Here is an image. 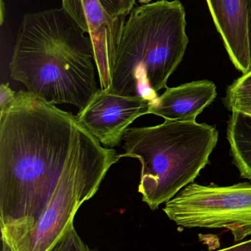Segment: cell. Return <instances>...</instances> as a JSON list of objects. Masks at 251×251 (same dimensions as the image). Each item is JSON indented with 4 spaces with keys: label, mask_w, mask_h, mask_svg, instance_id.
<instances>
[{
    "label": "cell",
    "mask_w": 251,
    "mask_h": 251,
    "mask_svg": "<svg viewBox=\"0 0 251 251\" xmlns=\"http://www.w3.org/2000/svg\"><path fill=\"white\" fill-rule=\"evenodd\" d=\"M77 116L28 91L16 93L0 111V228L1 242L35 225L67 162Z\"/></svg>",
    "instance_id": "obj_1"
},
{
    "label": "cell",
    "mask_w": 251,
    "mask_h": 251,
    "mask_svg": "<svg viewBox=\"0 0 251 251\" xmlns=\"http://www.w3.org/2000/svg\"><path fill=\"white\" fill-rule=\"evenodd\" d=\"M95 67L91 38L62 7L23 16L9 69L28 92L81 111L99 90Z\"/></svg>",
    "instance_id": "obj_2"
},
{
    "label": "cell",
    "mask_w": 251,
    "mask_h": 251,
    "mask_svg": "<svg viewBox=\"0 0 251 251\" xmlns=\"http://www.w3.org/2000/svg\"><path fill=\"white\" fill-rule=\"evenodd\" d=\"M186 26L179 0L137 6L128 19L118 18L109 47L107 91L154 102L185 54Z\"/></svg>",
    "instance_id": "obj_3"
},
{
    "label": "cell",
    "mask_w": 251,
    "mask_h": 251,
    "mask_svg": "<svg viewBox=\"0 0 251 251\" xmlns=\"http://www.w3.org/2000/svg\"><path fill=\"white\" fill-rule=\"evenodd\" d=\"M218 140L214 126L165 120L153 126L128 128L122 140L125 153L119 158L139 160L138 191L155 211L194 182L209 163Z\"/></svg>",
    "instance_id": "obj_4"
},
{
    "label": "cell",
    "mask_w": 251,
    "mask_h": 251,
    "mask_svg": "<svg viewBox=\"0 0 251 251\" xmlns=\"http://www.w3.org/2000/svg\"><path fill=\"white\" fill-rule=\"evenodd\" d=\"M119 160L116 151L103 146L78 124L69 159L45 210L33 226L3 243L11 251H51Z\"/></svg>",
    "instance_id": "obj_5"
},
{
    "label": "cell",
    "mask_w": 251,
    "mask_h": 251,
    "mask_svg": "<svg viewBox=\"0 0 251 251\" xmlns=\"http://www.w3.org/2000/svg\"><path fill=\"white\" fill-rule=\"evenodd\" d=\"M163 211L178 226L229 230L237 243L251 235V184L193 182L167 202Z\"/></svg>",
    "instance_id": "obj_6"
},
{
    "label": "cell",
    "mask_w": 251,
    "mask_h": 251,
    "mask_svg": "<svg viewBox=\"0 0 251 251\" xmlns=\"http://www.w3.org/2000/svg\"><path fill=\"white\" fill-rule=\"evenodd\" d=\"M153 101L141 96H122L100 88L77 119L99 143L109 149L119 146L129 126L148 114Z\"/></svg>",
    "instance_id": "obj_7"
},
{
    "label": "cell",
    "mask_w": 251,
    "mask_h": 251,
    "mask_svg": "<svg viewBox=\"0 0 251 251\" xmlns=\"http://www.w3.org/2000/svg\"><path fill=\"white\" fill-rule=\"evenodd\" d=\"M214 23L222 37L230 60L237 70L251 69L249 40L251 0H206Z\"/></svg>",
    "instance_id": "obj_8"
},
{
    "label": "cell",
    "mask_w": 251,
    "mask_h": 251,
    "mask_svg": "<svg viewBox=\"0 0 251 251\" xmlns=\"http://www.w3.org/2000/svg\"><path fill=\"white\" fill-rule=\"evenodd\" d=\"M62 8L88 34L92 42L94 62L100 88H109V45L115 21L106 13L100 0H61Z\"/></svg>",
    "instance_id": "obj_9"
},
{
    "label": "cell",
    "mask_w": 251,
    "mask_h": 251,
    "mask_svg": "<svg viewBox=\"0 0 251 251\" xmlns=\"http://www.w3.org/2000/svg\"><path fill=\"white\" fill-rule=\"evenodd\" d=\"M216 85L209 80L195 81L167 88L149 109L148 114L165 120L195 122L196 118L216 98Z\"/></svg>",
    "instance_id": "obj_10"
},
{
    "label": "cell",
    "mask_w": 251,
    "mask_h": 251,
    "mask_svg": "<svg viewBox=\"0 0 251 251\" xmlns=\"http://www.w3.org/2000/svg\"><path fill=\"white\" fill-rule=\"evenodd\" d=\"M227 138L240 176L251 181V115L233 112L228 122Z\"/></svg>",
    "instance_id": "obj_11"
},
{
    "label": "cell",
    "mask_w": 251,
    "mask_h": 251,
    "mask_svg": "<svg viewBox=\"0 0 251 251\" xmlns=\"http://www.w3.org/2000/svg\"><path fill=\"white\" fill-rule=\"evenodd\" d=\"M223 101L232 113L251 115V69L228 87Z\"/></svg>",
    "instance_id": "obj_12"
},
{
    "label": "cell",
    "mask_w": 251,
    "mask_h": 251,
    "mask_svg": "<svg viewBox=\"0 0 251 251\" xmlns=\"http://www.w3.org/2000/svg\"><path fill=\"white\" fill-rule=\"evenodd\" d=\"M50 251H97L84 243L77 232L74 223L69 225L63 235Z\"/></svg>",
    "instance_id": "obj_13"
},
{
    "label": "cell",
    "mask_w": 251,
    "mask_h": 251,
    "mask_svg": "<svg viewBox=\"0 0 251 251\" xmlns=\"http://www.w3.org/2000/svg\"><path fill=\"white\" fill-rule=\"evenodd\" d=\"M100 1L113 20L128 16L136 4V0H100Z\"/></svg>",
    "instance_id": "obj_14"
},
{
    "label": "cell",
    "mask_w": 251,
    "mask_h": 251,
    "mask_svg": "<svg viewBox=\"0 0 251 251\" xmlns=\"http://www.w3.org/2000/svg\"><path fill=\"white\" fill-rule=\"evenodd\" d=\"M16 93L10 88L9 83H2L0 86V111L7 108L16 97Z\"/></svg>",
    "instance_id": "obj_15"
},
{
    "label": "cell",
    "mask_w": 251,
    "mask_h": 251,
    "mask_svg": "<svg viewBox=\"0 0 251 251\" xmlns=\"http://www.w3.org/2000/svg\"><path fill=\"white\" fill-rule=\"evenodd\" d=\"M215 251H251V240L241 242L234 246Z\"/></svg>",
    "instance_id": "obj_16"
},
{
    "label": "cell",
    "mask_w": 251,
    "mask_h": 251,
    "mask_svg": "<svg viewBox=\"0 0 251 251\" xmlns=\"http://www.w3.org/2000/svg\"><path fill=\"white\" fill-rule=\"evenodd\" d=\"M5 10V3H4V0H0V23H1V25L4 24Z\"/></svg>",
    "instance_id": "obj_17"
},
{
    "label": "cell",
    "mask_w": 251,
    "mask_h": 251,
    "mask_svg": "<svg viewBox=\"0 0 251 251\" xmlns=\"http://www.w3.org/2000/svg\"><path fill=\"white\" fill-rule=\"evenodd\" d=\"M249 48H250V56L251 62V0L250 3V8H249Z\"/></svg>",
    "instance_id": "obj_18"
},
{
    "label": "cell",
    "mask_w": 251,
    "mask_h": 251,
    "mask_svg": "<svg viewBox=\"0 0 251 251\" xmlns=\"http://www.w3.org/2000/svg\"><path fill=\"white\" fill-rule=\"evenodd\" d=\"M1 251H10V248L8 247L6 243H3L2 242V248H1Z\"/></svg>",
    "instance_id": "obj_19"
}]
</instances>
